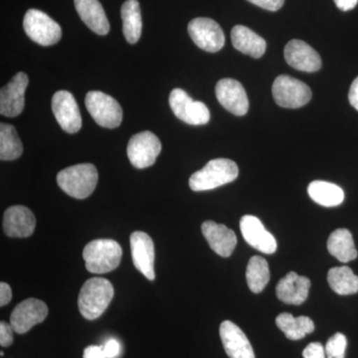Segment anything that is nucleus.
Here are the masks:
<instances>
[{"label": "nucleus", "mask_w": 358, "mask_h": 358, "mask_svg": "<svg viewBox=\"0 0 358 358\" xmlns=\"http://www.w3.org/2000/svg\"><path fill=\"white\" fill-rule=\"evenodd\" d=\"M348 339L345 334L338 333L334 334L327 341L326 348L327 358H345Z\"/></svg>", "instance_id": "nucleus-31"}, {"label": "nucleus", "mask_w": 358, "mask_h": 358, "mask_svg": "<svg viewBox=\"0 0 358 358\" xmlns=\"http://www.w3.org/2000/svg\"><path fill=\"white\" fill-rule=\"evenodd\" d=\"M129 242L134 267L147 279L154 281L155 253L152 238L147 233L136 231L131 235Z\"/></svg>", "instance_id": "nucleus-14"}, {"label": "nucleus", "mask_w": 358, "mask_h": 358, "mask_svg": "<svg viewBox=\"0 0 358 358\" xmlns=\"http://www.w3.org/2000/svg\"><path fill=\"white\" fill-rule=\"evenodd\" d=\"M169 106L180 121L192 126H202L210 121V112L204 103L194 101L182 89H174L169 95Z\"/></svg>", "instance_id": "nucleus-8"}, {"label": "nucleus", "mask_w": 358, "mask_h": 358, "mask_svg": "<svg viewBox=\"0 0 358 358\" xmlns=\"http://www.w3.org/2000/svg\"><path fill=\"white\" fill-rule=\"evenodd\" d=\"M327 282L334 293L341 296L357 294L358 292V275L348 266L331 268L327 274Z\"/></svg>", "instance_id": "nucleus-28"}, {"label": "nucleus", "mask_w": 358, "mask_h": 358, "mask_svg": "<svg viewBox=\"0 0 358 358\" xmlns=\"http://www.w3.org/2000/svg\"><path fill=\"white\" fill-rule=\"evenodd\" d=\"M334 1L341 11L352 10L358 3V0H334Z\"/></svg>", "instance_id": "nucleus-39"}, {"label": "nucleus", "mask_w": 358, "mask_h": 358, "mask_svg": "<svg viewBox=\"0 0 358 358\" xmlns=\"http://www.w3.org/2000/svg\"><path fill=\"white\" fill-rule=\"evenodd\" d=\"M98 179V171L94 164H82L61 171L57 176V183L71 197L85 199L95 190Z\"/></svg>", "instance_id": "nucleus-3"}, {"label": "nucleus", "mask_w": 358, "mask_h": 358, "mask_svg": "<svg viewBox=\"0 0 358 358\" xmlns=\"http://www.w3.org/2000/svg\"><path fill=\"white\" fill-rule=\"evenodd\" d=\"M47 315L48 308L44 301L37 299H27L14 308L11 313L10 324L15 333L22 334L44 322Z\"/></svg>", "instance_id": "nucleus-13"}, {"label": "nucleus", "mask_w": 358, "mask_h": 358, "mask_svg": "<svg viewBox=\"0 0 358 358\" xmlns=\"http://www.w3.org/2000/svg\"><path fill=\"white\" fill-rule=\"evenodd\" d=\"M221 341L226 355L230 358H255L253 348L250 343L246 334L237 324L230 320H225L221 324Z\"/></svg>", "instance_id": "nucleus-18"}, {"label": "nucleus", "mask_w": 358, "mask_h": 358, "mask_svg": "<svg viewBox=\"0 0 358 358\" xmlns=\"http://www.w3.org/2000/svg\"><path fill=\"white\" fill-rule=\"evenodd\" d=\"M188 33L192 41L204 51L215 53L225 44L222 28L210 18L199 17L190 21Z\"/></svg>", "instance_id": "nucleus-10"}, {"label": "nucleus", "mask_w": 358, "mask_h": 358, "mask_svg": "<svg viewBox=\"0 0 358 358\" xmlns=\"http://www.w3.org/2000/svg\"><path fill=\"white\" fill-rule=\"evenodd\" d=\"M162 152V143L152 131H141L131 136L129 141L128 157L136 169H147L155 164Z\"/></svg>", "instance_id": "nucleus-9"}, {"label": "nucleus", "mask_w": 358, "mask_h": 358, "mask_svg": "<svg viewBox=\"0 0 358 358\" xmlns=\"http://www.w3.org/2000/svg\"><path fill=\"white\" fill-rule=\"evenodd\" d=\"M310 288L308 278L289 272L278 282L275 294L282 303L299 306L307 301Z\"/></svg>", "instance_id": "nucleus-21"}, {"label": "nucleus", "mask_w": 358, "mask_h": 358, "mask_svg": "<svg viewBox=\"0 0 358 358\" xmlns=\"http://www.w3.org/2000/svg\"><path fill=\"white\" fill-rule=\"evenodd\" d=\"M121 15L122 32L127 41L131 44H136L141 38L143 29L140 3L138 0H127L122 4Z\"/></svg>", "instance_id": "nucleus-25"}, {"label": "nucleus", "mask_w": 358, "mask_h": 358, "mask_svg": "<svg viewBox=\"0 0 358 358\" xmlns=\"http://www.w3.org/2000/svg\"><path fill=\"white\" fill-rule=\"evenodd\" d=\"M216 96L218 102L233 115L242 117L249 110V100L246 91L240 82L234 79L220 80L216 85Z\"/></svg>", "instance_id": "nucleus-15"}, {"label": "nucleus", "mask_w": 358, "mask_h": 358, "mask_svg": "<svg viewBox=\"0 0 358 358\" xmlns=\"http://www.w3.org/2000/svg\"><path fill=\"white\" fill-rule=\"evenodd\" d=\"M13 299V291H11L10 286L6 282H1L0 284V306L7 305L9 301Z\"/></svg>", "instance_id": "nucleus-36"}, {"label": "nucleus", "mask_w": 358, "mask_h": 358, "mask_svg": "<svg viewBox=\"0 0 358 358\" xmlns=\"http://www.w3.org/2000/svg\"><path fill=\"white\" fill-rule=\"evenodd\" d=\"M285 59L291 67L301 72H317L322 68L319 53L301 40H291L286 45Z\"/></svg>", "instance_id": "nucleus-17"}, {"label": "nucleus", "mask_w": 358, "mask_h": 358, "mask_svg": "<svg viewBox=\"0 0 358 358\" xmlns=\"http://www.w3.org/2000/svg\"><path fill=\"white\" fill-rule=\"evenodd\" d=\"M52 110L66 133L75 134L82 127V115L74 96L70 92H56L52 98Z\"/></svg>", "instance_id": "nucleus-11"}, {"label": "nucleus", "mask_w": 358, "mask_h": 358, "mask_svg": "<svg viewBox=\"0 0 358 358\" xmlns=\"http://www.w3.org/2000/svg\"><path fill=\"white\" fill-rule=\"evenodd\" d=\"M201 230L209 246L216 254L224 258L232 255L237 245V237L234 231L214 221H205L202 224Z\"/></svg>", "instance_id": "nucleus-20"}, {"label": "nucleus", "mask_w": 358, "mask_h": 358, "mask_svg": "<svg viewBox=\"0 0 358 358\" xmlns=\"http://www.w3.org/2000/svg\"><path fill=\"white\" fill-rule=\"evenodd\" d=\"M23 28L32 41L42 46L58 43L62 37V29L56 21L43 11L29 9L23 20Z\"/></svg>", "instance_id": "nucleus-6"}, {"label": "nucleus", "mask_w": 358, "mask_h": 358, "mask_svg": "<svg viewBox=\"0 0 358 358\" xmlns=\"http://www.w3.org/2000/svg\"><path fill=\"white\" fill-rule=\"evenodd\" d=\"M84 358H107L103 353V346L91 345L85 348Z\"/></svg>", "instance_id": "nucleus-37"}, {"label": "nucleus", "mask_w": 358, "mask_h": 358, "mask_svg": "<svg viewBox=\"0 0 358 358\" xmlns=\"http://www.w3.org/2000/svg\"><path fill=\"white\" fill-rule=\"evenodd\" d=\"M103 353L107 358H115L119 355L121 352V345L117 343V339H109L105 345L103 346Z\"/></svg>", "instance_id": "nucleus-35"}, {"label": "nucleus", "mask_w": 358, "mask_h": 358, "mask_svg": "<svg viewBox=\"0 0 358 358\" xmlns=\"http://www.w3.org/2000/svg\"><path fill=\"white\" fill-rule=\"evenodd\" d=\"M114 287L105 278H92L88 280L78 298V307L85 319L94 320L100 317L114 298Z\"/></svg>", "instance_id": "nucleus-1"}, {"label": "nucleus", "mask_w": 358, "mask_h": 358, "mask_svg": "<svg viewBox=\"0 0 358 358\" xmlns=\"http://www.w3.org/2000/svg\"><path fill=\"white\" fill-rule=\"evenodd\" d=\"M348 100H350V105L358 110V77L353 81L352 87H350Z\"/></svg>", "instance_id": "nucleus-38"}, {"label": "nucleus", "mask_w": 358, "mask_h": 358, "mask_svg": "<svg viewBox=\"0 0 358 358\" xmlns=\"http://www.w3.org/2000/svg\"><path fill=\"white\" fill-rule=\"evenodd\" d=\"M85 105L99 126L115 129L122 124V109L113 96L103 92L91 91L86 95Z\"/></svg>", "instance_id": "nucleus-5"}, {"label": "nucleus", "mask_w": 358, "mask_h": 358, "mask_svg": "<svg viewBox=\"0 0 358 358\" xmlns=\"http://www.w3.org/2000/svg\"><path fill=\"white\" fill-rule=\"evenodd\" d=\"M36 227V218L27 207L15 205L9 207L3 216V230L7 236L26 238L31 236Z\"/></svg>", "instance_id": "nucleus-19"}, {"label": "nucleus", "mask_w": 358, "mask_h": 358, "mask_svg": "<svg viewBox=\"0 0 358 358\" xmlns=\"http://www.w3.org/2000/svg\"><path fill=\"white\" fill-rule=\"evenodd\" d=\"M75 8L82 21L99 35L110 32V23L99 0H74Z\"/></svg>", "instance_id": "nucleus-22"}, {"label": "nucleus", "mask_w": 358, "mask_h": 358, "mask_svg": "<svg viewBox=\"0 0 358 358\" xmlns=\"http://www.w3.org/2000/svg\"><path fill=\"white\" fill-rule=\"evenodd\" d=\"M29 79L25 73L20 72L2 87L0 91V114L8 117L20 115L24 109L25 91Z\"/></svg>", "instance_id": "nucleus-12"}, {"label": "nucleus", "mask_w": 358, "mask_h": 358, "mask_svg": "<svg viewBox=\"0 0 358 358\" xmlns=\"http://www.w3.org/2000/svg\"><path fill=\"white\" fill-rule=\"evenodd\" d=\"M122 250L121 245L112 239H96L85 247L83 259L86 268L93 274H106L119 267Z\"/></svg>", "instance_id": "nucleus-4"}, {"label": "nucleus", "mask_w": 358, "mask_h": 358, "mask_svg": "<svg viewBox=\"0 0 358 358\" xmlns=\"http://www.w3.org/2000/svg\"><path fill=\"white\" fill-rule=\"evenodd\" d=\"M303 358H327L326 350L320 343H312L303 350Z\"/></svg>", "instance_id": "nucleus-32"}, {"label": "nucleus", "mask_w": 358, "mask_h": 358, "mask_svg": "<svg viewBox=\"0 0 358 358\" xmlns=\"http://www.w3.org/2000/svg\"><path fill=\"white\" fill-rule=\"evenodd\" d=\"M329 254L336 257L341 263H348L357 258V250L352 233L348 229H336L329 235L327 240Z\"/></svg>", "instance_id": "nucleus-24"}, {"label": "nucleus", "mask_w": 358, "mask_h": 358, "mask_svg": "<svg viewBox=\"0 0 358 358\" xmlns=\"http://www.w3.org/2000/svg\"><path fill=\"white\" fill-rule=\"evenodd\" d=\"M23 152L17 131L13 124H0V159L15 160L20 159Z\"/></svg>", "instance_id": "nucleus-30"}, {"label": "nucleus", "mask_w": 358, "mask_h": 358, "mask_svg": "<svg viewBox=\"0 0 358 358\" xmlns=\"http://www.w3.org/2000/svg\"><path fill=\"white\" fill-rule=\"evenodd\" d=\"M236 162L228 159H212L190 176L189 186L193 192H207L232 182L238 178Z\"/></svg>", "instance_id": "nucleus-2"}, {"label": "nucleus", "mask_w": 358, "mask_h": 358, "mask_svg": "<svg viewBox=\"0 0 358 358\" xmlns=\"http://www.w3.org/2000/svg\"><path fill=\"white\" fill-rule=\"evenodd\" d=\"M272 92L275 102L286 109H299L312 99V91L308 85L287 75L275 78Z\"/></svg>", "instance_id": "nucleus-7"}, {"label": "nucleus", "mask_w": 358, "mask_h": 358, "mask_svg": "<svg viewBox=\"0 0 358 358\" xmlns=\"http://www.w3.org/2000/svg\"><path fill=\"white\" fill-rule=\"evenodd\" d=\"M275 324L291 341H299L315 331L313 320L305 315L294 317L291 313H281L275 319Z\"/></svg>", "instance_id": "nucleus-27"}, {"label": "nucleus", "mask_w": 358, "mask_h": 358, "mask_svg": "<svg viewBox=\"0 0 358 358\" xmlns=\"http://www.w3.org/2000/svg\"><path fill=\"white\" fill-rule=\"evenodd\" d=\"M247 284L250 291L259 294L270 281V268L267 261L260 256L252 257L246 270Z\"/></svg>", "instance_id": "nucleus-29"}, {"label": "nucleus", "mask_w": 358, "mask_h": 358, "mask_svg": "<svg viewBox=\"0 0 358 358\" xmlns=\"http://www.w3.org/2000/svg\"><path fill=\"white\" fill-rule=\"evenodd\" d=\"M13 331L14 329L11 324H7L6 322H0V345L1 346L7 348V346L13 345Z\"/></svg>", "instance_id": "nucleus-33"}, {"label": "nucleus", "mask_w": 358, "mask_h": 358, "mask_svg": "<svg viewBox=\"0 0 358 358\" xmlns=\"http://www.w3.org/2000/svg\"><path fill=\"white\" fill-rule=\"evenodd\" d=\"M233 46L252 58H261L267 49L265 39L243 25H236L231 31Z\"/></svg>", "instance_id": "nucleus-23"}, {"label": "nucleus", "mask_w": 358, "mask_h": 358, "mask_svg": "<svg viewBox=\"0 0 358 358\" xmlns=\"http://www.w3.org/2000/svg\"><path fill=\"white\" fill-rule=\"evenodd\" d=\"M308 193L315 203L324 207L338 206L345 200L343 190L339 186L327 181H313L308 185Z\"/></svg>", "instance_id": "nucleus-26"}, {"label": "nucleus", "mask_w": 358, "mask_h": 358, "mask_svg": "<svg viewBox=\"0 0 358 358\" xmlns=\"http://www.w3.org/2000/svg\"><path fill=\"white\" fill-rule=\"evenodd\" d=\"M248 1L270 11L279 10L285 3V0H248Z\"/></svg>", "instance_id": "nucleus-34"}, {"label": "nucleus", "mask_w": 358, "mask_h": 358, "mask_svg": "<svg viewBox=\"0 0 358 358\" xmlns=\"http://www.w3.org/2000/svg\"><path fill=\"white\" fill-rule=\"evenodd\" d=\"M240 229L245 241L254 249L264 254H273L277 251L278 244L260 219L253 215H245L240 220Z\"/></svg>", "instance_id": "nucleus-16"}]
</instances>
